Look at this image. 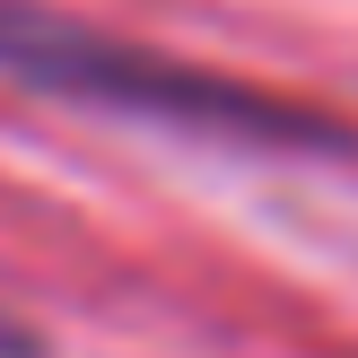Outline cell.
Instances as JSON below:
<instances>
[{"label":"cell","instance_id":"cell-2","mask_svg":"<svg viewBox=\"0 0 358 358\" xmlns=\"http://www.w3.org/2000/svg\"><path fill=\"white\" fill-rule=\"evenodd\" d=\"M0 358H35V332L9 324V315H0Z\"/></svg>","mask_w":358,"mask_h":358},{"label":"cell","instance_id":"cell-1","mask_svg":"<svg viewBox=\"0 0 358 358\" xmlns=\"http://www.w3.org/2000/svg\"><path fill=\"white\" fill-rule=\"evenodd\" d=\"M0 79H27L35 96L105 105L131 122H166V131L245 140V149H350V122H332L306 96L227 79L184 52L122 44V35H87L52 9H27V0H0Z\"/></svg>","mask_w":358,"mask_h":358}]
</instances>
